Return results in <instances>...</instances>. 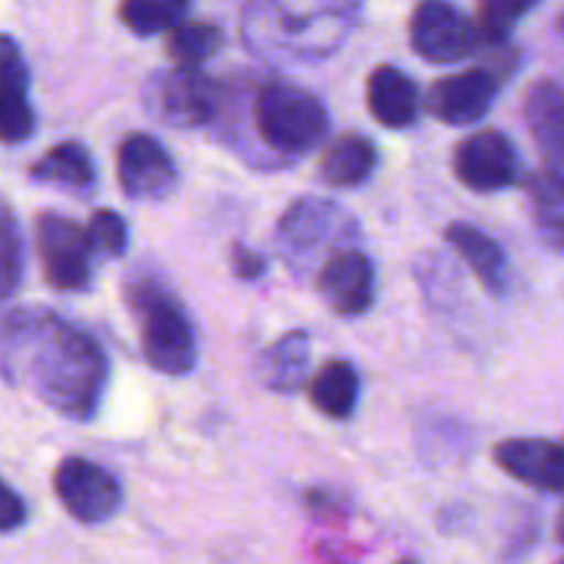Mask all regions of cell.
I'll return each instance as SVG.
<instances>
[{
	"label": "cell",
	"instance_id": "1",
	"mask_svg": "<svg viewBox=\"0 0 564 564\" xmlns=\"http://www.w3.org/2000/svg\"><path fill=\"white\" fill-rule=\"evenodd\" d=\"M0 367L11 383H31L39 400L75 422H91L108 386V356L86 328L44 308L0 317Z\"/></svg>",
	"mask_w": 564,
	"mask_h": 564
},
{
	"label": "cell",
	"instance_id": "2",
	"mask_svg": "<svg viewBox=\"0 0 564 564\" xmlns=\"http://www.w3.org/2000/svg\"><path fill=\"white\" fill-rule=\"evenodd\" d=\"M367 0H248L242 44L268 64H314L347 42Z\"/></svg>",
	"mask_w": 564,
	"mask_h": 564
},
{
	"label": "cell",
	"instance_id": "3",
	"mask_svg": "<svg viewBox=\"0 0 564 564\" xmlns=\"http://www.w3.org/2000/svg\"><path fill=\"white\" fill-rule=\"evenodd\" d=\"M251 121L257 141L281 165L319 149L330 130L325 105L306 88L281 80L259 86L251 105Z\"/></svg>",
	"mask_w": 564,
	"mask_h": 564
},
{
	"label": "cell",
	"instance_id": "4",
	"mask_svg": "<svg viewBox=\"0 0 564 564\" xmlns=\"http://www.w3.org/2000/svg\"><path fill=\"white\" fill-rule=\"evenodd\" d=\"M124 295L138 323L147 361L171 378L191 372L198 358L196 330L180 297L158 279L130 281Z\"/></svg>",
	"mask_w": 564,
	"mask_h": 564
},
{
	"label": "cell",
	"instance_id": "5",
	"mask_svg": "<svg viewBox=\"0 0 564 564\" xmlns=\"http://www.w3.org/2000/svg\"><path fill=\"white\" fill-rule=\"evenodd\" d=\"M275 242H279V251L286 259V264L297 275H303L312 273L314 268L319 270V264L330 253L356 246L358 224L336 202L306 196L281 215Z\"/></svg>",
	"mask_w": 564,
	"mask_h": 564
},
{
	"label": "cell",
	"instance_id": "6",
	"mask_svg": "<svg viewBox=\"0 0 564 564\" xmlns=\"http://www.w3.org/2000/svg\"><path fill=\"white\" fill-rule=\"evenodd\" d=\"M220 88L198 66L163 69L147 80V110L180 130L207 127L220 113Z\"/></svg>",
	"mask_w": 564,
	"mask_h": 564
},
{
	"label": "cell",
	"instance_id": "7",
	"mask_svg": "<svg viewBox=\"0 0 564 564\" xmlns=\"http://www.w3.org/2000/svg\"><path fill=\"white\" fill-rule=\"evenodd\" d=\"M36 251L47 284L58 292H83L94 279V251L86 229L58 213L36 218Z\"/></svg>",
	"mask_w": 564,
	"mask_h": 564
},
{
	"label": "cell",
	"instance_id": "8",
	"mask_svg": "<svg viewBox=\"0 0 564 564\" xmlns=\"http://www.w3.org/2000/svg\"><path fill=\"white\" fill-rule=\"evenodd\" d=\"M411 47L430 64H457L482 47V36L455 3L422 0L411 17Z\"/></svg>",
	"mask_w": 564,
	"mask_h": 564
},
{
	"label": "cell",
	"instance_id": "9",
	"mask_svg": "<svg viewBox=\"0 0 564 564\" xmlns=\"http://www.w3.org/2000/svg\"><path fill=\"white\" fill-rule=\"evenodd\" d=\"M53 488L64 510L86 527L110 521L124 501L119 479L88 457H66L58 463Z\"/></svg>",
	"mask_w": 564,
	"mask_h": 564
},
{
	"label": "cell",
	"instance_id": "10",
	"mask_svg": "<svg viewBox=\"0 0 564 564\" xmlns=\"http://www.w3.org/2000/svg\"><path fill=\"white\" fill-rule=\"evenodd\" d=\"M452 169L468 191L496 193L516 185L521 176V158L505 132L479 130L457 143Z\"/></svg>",
	"mask_w": 564,
	"mask_h": 564
},
{
	"label": "cell",
	"instance_id": "11",
	"mask_svg": "<svg viewBox=\"0 0 564 564\" xmlns=\"http://www.w3.org/2000/svg\"><path fill=\"white\" fill-rule=\"evenodd\" d=\"M501 77L488 66L446 75L430 86L424 108L430 116L452 127H468L482 121L499 97Z\"/></svg>",
	"mask_w": 564,
	"mask_h": 564
},
{
	"label": "cell",
	"instance_id": "12",
	"mask_svg": "<svg viewBox=\"0 0 564 564\" xmlns=\"http://www.w3.org/2000/svg\"><path fill=\"white\" fill-rule=\"evenodd\" d=\"M116 174L132 202H160L176 187V163L163 143L147 132H132L121 141Z\"/></svg>",
	"mask_w": 564,
	"mask_h": 564
},
{
	"label": "cell",
	"instance_id": "13",
	"mask_svg": "<svg viewBox=\"0 0 564 564\" xmlns=\"http://www.w3.org/2000/svg\"><path fill=\"white\" fill-rule=\"evenodd\" d=\"M375 264L367 253L352 248L330 253L317 270V290L339 317H361L375 303Z\"/></svg>",
	"mask_w": 564,
	"mask_h": 564
},
{
	"label": "cell",
	"instance_id": "14",
	"mask_svg": "<svg viewBox=\"0 0 564 564\" xmlns=\"http://www.w3.org/2000/svg\"><path fill=\"white\" fill-rule=\"evenodd\" d=\"M31 72L22 58L20 44L0 33V143L17 147L36 130L31 97Z\"/></svg>",
	"mask_w": 564,
	"mask_h": 564
},
{
	"label": "cell",
	"instance_id": "15",
	"mask_svg": "<svg viewBox=\"0 0 564 564\" xmlns=\"http://www.w3.org/2000/svg\"><path fill=\"white\" fill-rule=\"evenodd\" d=\"M496 466L521 485L564 494V444L545 438H507L494 452Z\"/></svg>",
	"mask_w": 564,
	"mask_h": 564
},
{
	"label": "cell",
	"instance_id": "16",
	"mask_svg": "<svg viewBox=\"0 0 564 564\" xmlns=\"http://www.w3.org/2000/svg\"><path fill=\"white\" fill-rule=\"evenodd\" d=\"M529 132L545 160V171L564 182V88L556 80H538L523 102Z\"/></svg>",
	"mask_w": 564,
	"mask_h": 564
},
{
	"label": "cell",
	"instance_id": "17",
	"mask_svg": "<svg viewBox=\"0 0 564 564\" xmlns=\"http://www.w3.org/2000/svg\"><path fill=\"white\" fill-rule=\"evenodd\" d=\"M367 102L375 119L391 130H405L419 119V88L411 77L397 66L383 64L369 75Z\"/></svg>",
	"mask_w": 564,
	"mask_h": 564
},
{
	"label": "cell",
	"instance_id": "18",
	"mask_svg": "<svg viewBox=\"0 0 564 564\" xmlns=\"http://www.w3.org/2000/svg\"><path fill=\"white\" fill-rule=\"evenodd\" d=\"M446 242L466 259V264L482 281L490 295H505L507 281H510V275H507V253L488 231L466 224V220H455L446 229Z\"/></svg>",
	"mask_w": 564,
	"mask_h": 564
},
{
	"label": "cell",
	"instance_id": "19",
	"mask_svg": "<svg viewBox=\"0 0 564 564\" xmlns=\"http://www.w3.org/2000/svg\"><path fill=\"white\" fill-rule=\"evenodd\" d=\"M31 180L86 198L97 191V165L83 143L64 141L31 165Z\"/></svg>",
	"mask_w": 564,
	"mask_h": 564
},
{
	"label": "cell",
	"instance_id": "20",
	"mask_svg": "<svg viewBox=\"0 0 564 564\" xmlns=\"http://www.w3.org/2000/svg\"><path fill=\"white\" fill-rule=\"evenodd\" d=\"M378 165V149L367 135L347 132L334 143H328L323 160H319V176L330 187H358L372 176Z\"/></svg>",
	"mask_w": 564,
	"mask_h": 564
},
{
	"label": "cell",
	"instance_id": "21",
	"mask_svg": "<svg viewBox=\"0 0 564 564\" xmlns=\"http://www.w3.org/2000/svg\"><path fill=\"white\" fill-rule=\"evenodd\" d=\"M361 394V378L350 361H328L308 383V400L323 416L350 419Z\"/></svg>",
	"mask_w": 564,
	"mask_h": 564
},
{
	"label": "cell",
	"instance_id": "22",
	"mask_svg": "<svg viewBox=\"0 0 564 564\" xmlns=\"http://www.w3.org/2000/svg\"><path fill=\"white\" fill-rule=\"evenodd\" d=\"M308 358H312V339L306 330H290L264 356L262 380L273 391L295 394L306 380Z\"/></svg>",
	"mask_w": 564,
	"mask_h": 564
},
{
	"label": "cell",
	"instance_id": "23",
	"mask_svg": "<svg viewBox=\"0 0 564 564\" xmlns=\"http://www.w3.org/2000/svg\"><path fill=\"white\" fill-rule=\"evenodd\" d=\"M529 193L540 240L554 251H564V182L545 171L529 180Z\"/></svg>",
	"mask_w": 564,
	"mask_h": 564
},
{
	"label": "cell",
	"instance_id": "24",
	"mask_svg": "<svg viewBox=\"0 0 564 564\" xmlns=\"http://www.w3.org/2000/svg\"><path fill=\"white\" fill-rule=\"evenodd\" d=\"M187 9L191 0H121L119 20L135 36H154L180 25Z\"/></svg>",
	"mask_w": 564,
	"mask_h": 564
},
{
	"label": "cell",
	"instance_id": "25",
	"mask_svg": "<svg viewBox=\"0 0 564 564\" xmlns=\"http://www.w3.org/2000/svg\"><path fill=\"white\" fill-rule=\"evenodd\" d=\"M224 33L213 22H180L169 31L165 53L180 66H202L220 50Z\"/></svg>",
	"mask_w": 564,
	"mask_h": 564
},
{
	"label": "cell",
	"instance_id": "26",
	"mask_svg": "<svg viewBox=\"0 0 564 564\" xmlns=\"http://www.w3.org/2000/svg\"><path fill=\"white\" fill-rule=\"evenodd\" d=\"M25 275V246L22 231L11 209H0V301H9L22 284Z\"/></svg>",
	"mask_w": 564,
	"mask_h": 564
},
{
	"label": "cell",
	"instance_id": "27",
	"mask_svg": "<svg viewBox=\"0 0 564 564\" xmlns=\"http://www.w3.org/2000/svg\"><path fill=\"white\" fill-rule=\"evenodd\" d=\"M540 0H479V36L482 44H507L518 22L538 6Z\"/></svg>",
	"mask_w": 564,
	"mask_h": 564
},
{
	"label": "cell",
	"instance_id": "28",
	"mask_svg": "<svg viewBox=\"0 0 564 564\" xmlns=\"http://www.w3.org/2000/svg\"><path fill=\"white\" fill-rule=\"evenodd\" d=\"M88 246L94 253L108 259H119L130 246V235H127V224L116 209H97L86 226Z\"/></svg>",
	"mask_w": 564,
	"mask_h": 564
},
{
	"label": "cell",
	"instance_id": "29",
	"mask_svg": "<svg viewBox=\"0 0 564 564\" xmlns=\"http://www.w3.org/2000/svg\"><path fill=\"white\" fill-rule=\"evenodd\" d=\"M28 521V507L25 501L20 499L14 488L0 479V534L17 532L20 527H25Z\"/></svg>",
	"mask_w": 564,
	"mask_h": 564
},
{
	"label": "cell",
	"instance_id": "30",
	"mask_svg": "<svg viewBox=\"0 0 564 564\" xmlns=\"http://www.w3.org/2000/svg\"><path fill=\"white\" fill-rule=\"evenodd\" d=\"M231 270H235L237 279L253 281L268 270V262H264L262 253L251 251L248 246H235L231 248Z\"/></svg>",
	"mask_w": 564,
	"mask_h": 564
},
{
	"label": "cell",
	"instance_id": "31",
	"mask_svg": "<svg viewBox=\"0 0 564 564\" xmlns=\"http://www.w3.org/2000/svg\"><path fill=\"white\" fill-rule=\"evenodd\" d=\"M556 534H560V543L564 545V512H562V518H560V527H556Z\"/></svg>",
	"mask_w": 564,
	"mask_h": 564
},
{
	"label": "cell",
	"instance_id": "32",
	"mask_svg": "<svg viewBox=\"0 0 564 564\" xmlns=\"http://www.w3.org/2000/svg\"><path fill=\"white\" fill-rule=\"evenodd\" d=\"M400 564H416L413 560H405V562H400Z\"/></svg>",
	"mask_w": 564,
	"mask_h": 564
},
{
	"label": "cell",
	"instance_id": "33",
	"mask_svg": "<svg viewBox=\"0 0 564 564\" xmlns=\"http://www.w3.org/2000/svg\"><path fill=\"white\" fill-rule=\"evenodd\" d=\"M0 209H3V202H0Z\"/></svg>",
	"mask_w": 564,
	"mask_h": 564
},
{
	"label": "cell",
	"instance_id": "34",
	"mask_svg": "<svg viewBox=\"0 0 564 564\" xmlns=\"http://www.w3.org/2000/svg\"><path fill=\"white\" fill-rule=\"evenodd\" d=\"M560 564H564V560H562V562H560Z\"/></svg>",
	"mask_w": 564,
	"mask_h": 564
}]
</instances>
